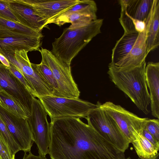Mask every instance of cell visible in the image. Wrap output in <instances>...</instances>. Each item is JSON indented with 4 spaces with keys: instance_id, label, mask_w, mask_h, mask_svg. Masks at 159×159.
Wrapping results in <instances>:
<instances>
[{
    "instance_id": "obj_33",
    "label": "cell",
    "mask_w": 159,
    "mask_h": 159,
    "mask_svg": "<svg viewBox=\"0 0 159 159\" xmlns=\"http://www.w3.org/2000/svg\"><path fill=\"white\" fill-rule=\"evenodd\" d=\"M25 152L24 156L22 159H48L45 157L38 155L35 156L31 152Z\"/></svg>"
},
{
    "instance_id": "obj_13",
    "label": "cell",
    "mask_w": 159,
    "mask_h": 159,
    "mask_svg": "<svg viewBox=\"0 0 159 159\" xmlns=\"http://www.w3.org/2000/svg\"><path fill=\"white\" fill-rule=\"evenodd\" d=\"M28 52L24 50L15 52V61L12 65L22 73L34 91L39 99L48 96H53L49 86L35 72L28 58Z\"/></svg>"
},
{
    "instance_id": "obj_3",
    "label": "cell",
    "mask_w": 159,
    "mask_h": 159,
    "mask_svg": "<svg viewBox=\"0 0 159 159\" xmlns=\"http://www.w3.org/2000/svg\"><path fill=\"white\" fill-rule=\"evenodd\" d=\"M103 19H97L81 27L63 30L52 42V52L58 58L70 65L72 60L97 35L101 33Z\"/></svg>"
},
{
    "instance_id": "obj_6",
    "label": "cell",
    "mask_w": 159,
    "mask_h": 159,
    "mask_svg": "<svg viewBox=\"0 0 159 159\" xmlns=\"http://www.w3.org/2000/svg\"><path fill=\"white\" fill-rule=\"evenodd\" d=\"M38 51L57 82L58 97L79 99L80 92L72 76L70 65L61 61L48 50L41 48Z\"/></svg>"
},
{
    "instance_id": "obj_1",
    "label": "cell",
    "mask_w": 159,
    "mask_h": 159,
    "mask_svg": "<svg viewBox=\"0 0 159 159\" xmlns=\"http://www.w3.org/2000/svg\"><path fill=\"white\" fill-rule=\"evenodd\" d=\"M51 159H125L124 152L79 118L51 120Z\"/></svg>"
},
{
    "instance_id": "obj_15",
    "label": "cell",
    "mask_w": 159,
    "mask_h": 159,
    "mask_svg": "<svg viewBox=\"0 0 159 159\" xmlns=\"http://www.w3.org/2000/svg\"><path fill=\"white\" fill-rule=\"evenodd\" d=\"M20 24L41 32L48 27L46 21L24 0H4Z\"/></svg>"
},
{
    "instance_id": "obj_31",
    "label": "cell",
    "mask_w": 159,
    "mask_h": 159,
    "mask_svg": "<svg viewBox=\"0 0 159 159\" xmlns=\"http://www.w3.org/2000/svg\"><path fill=\"white\" fill-rule=\"evenodd\" d=\"M142 134L151 143L157 148L159 149V143L157 142L152 135L147 130L145 126L143 129Z\"/></svg>"
},
{
    "instance_id": "obj_5",
    "label": "cell",
    "mask_w": 159,
    "mask_h": 159,
    "mask_svg": "<svg viewBox=\"0 0 159 159\" xmlns=\"http://www.w3.org/2000/svg\"><path fill=\"white\" fill-rule=\"evenodd\" d=\"M100 103L85 118L88 124L105 139L125 152L130 143L114 120L100 108Z\"/></svg>"
},
{
    "instance_id": "obj_7",
    "label": "cell",
    "mask_w": 159,
    "mask_h": 159,
    "mask_svg": "<svg viewBox=\"0 0 159 159\" xmlns=\"http://www.w3.org/2000/svg\"><path fill=\"white\" fill-rule=\"evenodd\" d=\"M47 113L39 99L33 97L31 114L27 120L39 155L48 154L50 142V124Z\"/></svg>"
},
{
    "instance_id": "obj_26",
    "label": "cell",
    "mask_w": 159,
    "mask_h": 159,
    "mask_svg": "<svg viewBox=\"0 0 159 159\" xmlns=\"http://www.w3.org/2000/svg\"><path fill=\"white\" fill-rule=\"evenodd\" d=\"M0 134L8 145L13 155L20 151L19 146L14 140L0 115Z\"/></svg>"
},
{
    "instance_id": "obj_18",
    "label": "cell",
    "mask_w": 159,
    "mask_h": 159,
    "mask_svg": "<svg viewBox=\"0 0 159 159\" xmlns=\"http://www.w3.org/2000/svg\"><path fill=\"white\" fill-rule=\"evenodd\" d=\"M146 30L139 34L138 37L129 53L116 64L120 67H134L140 65L147 55L146 45Z\"/></svg>"
},
{
    "instance_id": "obj_10",
    "label": "cell",
    "mask_w": 159,
    "mask_h": 159,
    "mask_svg": "<svg viewBox=\"0 0 159 159\" xmlns=\"http://www.w3.org/2000/svg\"><path fill=\"white\" fill-rule=\"evenodd\" d=\"M41 39L0 25V51H38Z\"/></svg>"
},
{
    "instance_id": "obj_8",
    "label": "cell",
    "mask_w": 159,
    "mask_h": 159,
    "mask_svg": "<svg viewBox=\"0 0 159 159\" xmlns=\"http://www.w3.org/2000/svg\"><path fill=\"white\" fill-rule=\"evenodd\" d=\"M100 107L114 120L130 143L134 140L135 134H142L148 119L140 117L109 101L100 103Z\"/></svg>"
},
{
    "instance_id": "obj_22",
    "label": "cell",
    "mask_w": 159,
    "mask_h": 159,
    "mask_svg": "<svg viewBox=\"0 0 159 159\" xmlns=\"http://www.w3.org/2000/svg\"><path fill=\"white\" fill-rule=\"evenodd\" d=\"M97 19L96 15L73 13L67 15L62 14L58 16L52 22L59 26H61L67 23H70L69 26L75 28L85 25L92 21Z\"/></svg>"
},
{
    "instance_id": "obj_20",
    "label": "cell",
    "mask_w": 159,
    "mask_h": 159,
    "mask_svg": "<svg viewBox=\"0 0 159 159\" xmlns=\"http://www.w3.org/2000/svg\"><path fill=\"white\" fill-rule=\"evenodd\" d=\"M134 139L132 143L140 158L153 159L158 154L159 149L141 134L134 135Z\"/></svg>"
},
{
    "instance_id": "obj_28",
    "label": "cell",
    "mask_w": 159,
    "mask_h": 159,
    "mask_svg": "<svg viewBox=\"0 0 159 159\" xmlns=\"http://www.w3.org/2000/svg\"><path fill=\"white\" fill-rule=\"evenodd\" d=\"M147 130L159 143V120L148 119L145 125Z\"/></svg>"
},
{
    "instance_id": "obj_25",
    "label": "cell",
    "mask_w": 159,
    "mask_h": 159,
    "mask_svg": "<svg viewBox=\"0 0 159 159\" xmlns=\"http://www.w3.org/2000/svg\"><path fill=\"white\" fill-rule=\"evenodd\" d=\"M97 11V4L92 0H81L78 3L63 13L67 15L73 13L96 15Z\"/></svg>"
},
{
    "instance_id": "obj_35",
    "label": "cell",
    "mask_w": 159,
    "mask_h": 159,
    "mask_svg": "<svg viewBox=\"0 0 159 159\" xmlns=\"http://www.w3.org/2000/svg\"><path fill=\"white\" fill-rule=\"evenodd\" d=\"M125 159H131L130 158V157H128L127 158H125ZM138 159H142L139 158Z\"/></svg>"
},
{
    "instance_id": "obj_29",
    "label": "cell",
    "mask_w": 159,
    "mask_h": 159,
    "mask_svg": "<svg viewBox=\"0 0 159 159\" xmlns=\"http://www.w3.org/2000/svg\"><path fill=\"white\" fill-rule=\"evenodd\" d=\"M0 16L7 19L19 23L4 0H0Z\"/></svg>"
},
{
    "instance_id": "obj_9",
    "label": "cell",
    "mask_w": 159,
    "mask_h": 159,
    "mask_svg": "<svg viewBox=\"0 0 159 159\" xmlns=\"http://www.w3.org/2000/svg\"><path fill=\"white\" fill-rule=\"evenodd\" d=\"M119 2L121 9L119 20L124 32H137L134 21L146 22L151 12L153 0H120Z\"/></svg>"
},
{
    "instance_id": "obj_36",
    "label": "cell",
    "mask_w": 159,
    "mask_h": 159,
    "mask_svg": "<svg viewBox=\"0 0 159 159\" xmlns=\"http://www.w3.org/2000/svg\"><path fill=\"white\" fill-rule=\"evenodd\" d=\"M2 89H1V88L0 87V91L2 90Z\"/></svg>"
},
{
    "instance_id": "obj_14",
    "label": "cell",
    "mask_w": 159,
    "mask_h": 159,
    "mask_svg": "<svg viewBox=\"0 0 159 159\" xmlns=\"http://www.w3.org/2000/svg\"><path fill=\"white\" fill-rule=\"evenodd\" d=\"M47 24L79 3L80 0H24Z\"/></svg>"
},
{
    "instance_id": "obj_2",
    "label": "cell",
    "mask_w": 159,
    "mask_h": 159,
    "mask_svg": "<svg viewBox=\"0 0 159 159\" xmlns=\"http://www.w3.org/2000/svg\"><path fill=\"white\" fill-rule=\"evenodd\" d=\"M144 61L134 67H120L110 62L107 73L111 81L127 95L140 111L147 115L150 111L149 94L146 83Z\"/></svg>"
},
{
    "instance_id": "obj_27",
    "label": "cell",
    "mask_w": 159,
    "mask_h": 159,
    "mask_svg": "<svg viewBox=\"0 0 159 159\" xmlns=\"http://www.w3.org/2000/svg\"><path fill=\"white\" fill-rule=\"evenodd\" d=\"M10 67H8L9 70L22 84L33 96L36 98V94L22 73L14 66L10 63Z\"/></svg>"
},
{
    "instance_id": "obj_16",
    "label": "cell",
    "mask_w": 159,
    "mask_h": 159,
    "mask_svg": "<svg viewBox=\"0 0 159 159\" xmlns=\"http://www.w3.org/2000/svg\"><path fill=\"white\" fill-rule=\"evenodd\" d=\"M145 78L149 89L152 114L159 118V63L150 62L145 68Z\"/></svg>"
},
{
    "instance_id": "obj_32",
    "label": "cell",
    "mask_w": 159,
    "mask_h": 159,
    "mask_svg": "<svg viewBox=\"0 0 159 159\" xmlns=\"http://www.w3.org/2000/svg\"><path fill=\"white\" fill-rule=\"evenodd\" d=\"M134 24L136 31L139 33L143 32L145 29L146 25L144 22L136 20L134 21Z\"/></svg>"
},
{
    "instance_id": "obj_12",
    "label": "cell",
    "mask_w": 159,
    "mask_h": 159,
    "mask_svg": "<svg viewBox=\"0 0 159 159\" xmlns=\"http://www.w3.org/2000/svg\"><path fill=\"white\" fill-rule=\"evenodd\" d=\"M0 87L20 104L30 115L34 97L8 68L1 63Z\"/></svg>"
},
{
    "instance_id": "obj_24",
    "label": "cell",
    "mask_w": 159,
    "mask_h": 159,
    "mask_svg": "<svg viewBox=\"0 0 159 159\" xmlns=\"http://www.w3.org/2000/svg\"><path fill=\"white\" fill-rule=\"evenodd\" d=\"M0 25L13 30L30 35L41 39L43 37L41 32L31 29L20 23L11 21L0 16Z\"/></svg>"
},
{
    "instance_id": "obj_4",
    "label": "cell",
    "mask_w": 159,
    "mask_h": 159,
    "mask_svg": "<svg viewBox=\"0 0 159 159\" xmlns=\"http://www.w3.org/2000/svg\"><path fill=\"white\" fill-rule=\"evenodd\" d=\"M48 115L52 120L65 117L85 118L92 110L98 107L96 104L80 99L48 96L39 99Z\"/></svg>"
},
{
    "instance_id": "obj_34",
    "label": "cell",
    "mask_w": 159,
    "mask_h": 159,
    "mask_svg": "<svg viewBox=\"0 0 159 159\" xmlns=\"http://www.w3.org/2000/svg\"><path fill=\"white\" fill-rule=\"evenodd\" d=\"M0 61L1 63L7 67H10V63L7 59L0 53Z\"/></svg>"
},
{
    "instance_id": "obj_11",
    "label": "cell",
    "mask_w": 159,
    "mask_h": 159,
    "mask_svg": "<svg viewBox=\"0 0 159 159\" xmlns=\"http://www.w3.org/2000/svg\"><path fill=\"white\" fill-rule=\"evenodd\" d=\"M0 115L20 150L25 152H30L34 142L27 119L18 118L0 106Z\"/></svg>"
},
{
    "instance_id": "obj_21",
    "label": "cell",
    "mask_w": 159,
    "mask_h": 159,
    "mask_svg": "<svg viewBox=\"0 0 159 159\" xmlns=\"http://www.w3.org/2000/svg\"><path fill=\"white\" fill-rule=\"evenodd\" d=\"M0 106L6 111L19 118L26 119L30 115L20 104L3 89L0 91Z\"/></svg>"
},
{
    "instance_id": "obj_17",
    "label": "cell",
    "mask_w": 159,
    "mask_h": 159,
    "mask_svg": "<svg viewBox=\"0 0 159 159\" xmlns=\"http://www.w3.org/2000/svg\"><path fill=\"white\" fill-rule=\"evenodd\" d=\"M145 23L146 53L157 48L159 45V0H153L151 12Z\"/></svg>"
},
{
    "instance_id": "obj_19",
    "label": "cell",
    "mask_w": 159,
    "mask_h": 159,
    "mask_svg": "<svg viewBox=\"0 0 159 159\" xmlns=\"http://www.w3.org/2000/svg\"><path fill=\"white\" fill-rule=\"evenodd\" d=\"M139 34L137 32H124L112 49L111 62L116 63L129 53L136 42Z\"/></svg>"
},
{
    "instance_id": "obj_30",
    "label": "cell",
    "mask_w": 159,
    "mask_h": 159,
    "mask_svg": "<svg viewBox=\"0 0 159 159\" xmlns=\"http://www.w3.org/2000/svg\"><path fill=\"white\" fill-rule=\"evenodd\" d=\"M0 159H15L9 148L0 134Z\"/></svg>"
},
{
    "instance_id": "obj_23",
    "label": "cell",
    "mask_w": 159,
    "mask_h": 159,
    "mask_svg": "<svg viewBox=\"0 0 159 159\" xmlns=\"http://www.w3.org/2000/svg\"><path fill=\"white\" fill-rule=\"evenodd\" d=\"M31 64L35 72L51 88L53 91V96L58 97L57 84L48 66L42 60L39 64L31 63Z\"/></svg>"
}]
</instances>
